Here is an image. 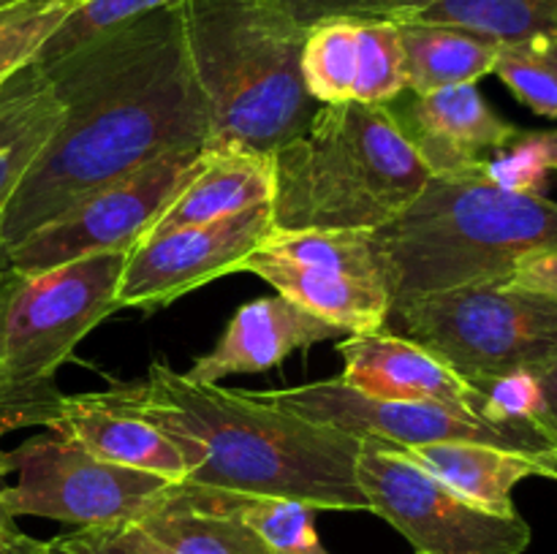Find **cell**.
<instances>
[{"label":"cell","instance_id":"1","mask_svg":"<svg viewBox=\"0 0 557 554\" xmlns=\"http://www.w3.org/2000/svg\"><path fill=\"white\" fill-rule=\"evenodd\" d=\"M63 119L0 217L3 253L82 199L174 150H205L210 112L185 38L183 3L38 63Z\"/></svg>","mask_w":557,"mask_h":554},{"label":"cell","instance_id":"2","mask_svg":"<svg viewBox=\"0 0 557 554\" xmlns=\"http://www.w3.org/2000/svg\"><path fill=\"white\" fill-rule=\"evenodd\" d=\"M107 391L174 440L185 483L299 500L315 511H370L357 481L359 435L308 421L253 391L194 383L161 362L139 383Z\"/></svg>","mask_w":557,"mask_h":554},{"label":"cell","instance_id":"3","mask_svg":"<svg viewBox=\"0 0 557 554\" xmlns=\"http://www.w3.org/2000/svg\"><path fill=\"white\" fill-rule=\"evenodd\" d=\"M272 228L375 231L413 204L430 172L389 106H319L292 141L272 152Z\"/></svg>","mask_w":557,"mask_h":554},{"label":"cell","instance_id":"4","mask_svg":"<svg viewBox=\"0 0 557 554\" xmlns=\"http://www.w3.org/2000/svg\"><path fill=\"white\" fill-rule=\"evenodd\" d=\"M185 38L210 112L212 152L272 155L319 103L302 79L305 33L272 0H183Z\"/></svg>","mask_w":557,"mask_h":554},{"label":"cell","instance_id":"5","mask_svg":"<svg viewBox=\"0 0 557 554\" xmlns=\"http://www.w3.org/2000/svg\"><path fill=\"white\" fill-rule=\"evenodd\" d=\"M392 299L504 282L517 266L557 250V201L484 179H435L386 226L370 231Z\"/></svg>","mask_w":557,"mask_h":554},{"label":"cell","instance_id":"6","mask_svg":"<svg viewBox=\"0 0 557 554\" xmlns=\"http://www.w3.org/2000/svg\"><path fill=\"white\" fill-rule=\"evenodd\" d=\"M125 255H90L54 269L11 272L0 282V438L52 429L65 394L58 373L98 324L117 313Z\"/></svg>","mask_w":557,"mask_h":554},{"label":"cell","instance_id":"7","mask_svg":"<svg viewBox=\"0 0 557 554\" xmlns=\"http://www.w3.org/2000/svg\"><path fill=\"white\" fill-rule=\"evenodd\" d=\"M386 329L419 342L471 386L557 356V302L506 282H473L392 304Z\"/></svg>","mask_w":557,"mask_h":554},{"label":"cell","instance_id":"8","mask_svg":"<svg viewBox=\"0 0 557 554\" xmlns=\"http://www.w3.org/2000/svg\"><path fill=\"white\" fill-rule=\"evenodd\" d=\"M357 481L370 514L389 521L417 554H522L531 546L520 514L471 503L386 440L362 438Z\"/></svg>","mask_w":557,"mask_h":554},{"label":"cell","instance_id":"9","mask_svg":"<svg viewBox=\"0 0 557 554\" xmlns=\"http://www.w3.org/2000/svg\"><path fill=\"white\" fill-rule=\"evenodd\" d=\"M239 272L261 277L346 335L384 331L395 304L370 231L272 228Z\"/></svg>","mask_w":557,"mask_h":554},{"label":"cell","instance_id":"10","mask_svg":"<svg viewBox=\"0 0 557 554\" xmlns=\"http://www.w3.org/2000/svg\"><path fill=\"white\" fill-rule=\"evenodd\" d=\"M16 481L5 487L14 516H41L74 527L136 525L174 481L114 465L65 432H38L9 451Z\"/></svg>","mask_w":557,"mask_h":554},{"label":"cell","instance_id":"11","mask_svg":"<svg viewBox=\"0 0 557 554\" xmlns=\"http://www.w3.org/2000/svg\"><path fill=\"white\" fill-rule=\"evenodd\" d=\"M207 150H174L96 190L5 250L11 272H44L90 255H128L147 237L183 185L194 177Z\"/></svg>","mask_w":557,"mask_h":554},{"label":"cell","instance_id":"12","mask_svg":"<svg viewBox=\"0 0 557 554\" xmlns=\"http://www.w3.org/2000/svg\"><path fill=\"white\" fill-rule=\"evenodd\" d=\"M253 394L308 421L332 424L359 438H379L400 449L462 440V443H487L495 449L515 451L549 467L557 481V449L544 435L533 429L498 427L460 407L433 405V402L373 400L354 391L341 378L253 391Z\"/></svg>","mask_w":557,"mask_h":554},{"label":"cell","instance_id":"13","mask_svg":"<svg viewBox=\"0 0 557 554\" xmlns=\"http://www.w3.org/2000/svg\"><path fill=\"white\" fill-rule=\"evenodd\" d=\"M272 210L253 206L205 226L147 234L128 255L114 291L117 310L156 313L185 293L239 272L250 253L270 237Z\"/></svg>","mask_w":557,"mask_h":554},{"label":"cell","instance_id":"14","mask_svg":"<svg viewBox=\"0 0 557 554\" xmlns=\"http://www.w3.org/2000/svg\"><path fill=\"white\" fill-rule=\"evenodd\" d=\"M386 106L435 179L482 174L484 161L520 134L490 106L476 85H451L422 96L406 90Z\"/></svg>","mask_w":557,"mask_h":554},{"label":"cell","instance_id":"15","mask_svg":"<svg viewBox=\"0 0 557 554\" xmlns=\"http://www.w3.org/2000/svg\"><path fill=\"white\" fill-rule=\"evenodd\" d=\"M337 353L343 358V373L337 378L364 396L389 402H433L460 407L473 416L482 411V394L476 386L460 378L428 348L392 335L389 329L346 335L337 342Z\"/></svg>","mask_w":557,"mask_h":554},{"label":"cell","instance_id":"16","mask_svg":"<svg viewBox=\"0 0 557 554\" xmlns=\"http://www.w3.org/2000/svg\"><path fill=\"white\" fill-rule=\"evenodd\" d=\"M346 331L292 299L272 293L243 304L228 318L215 345L190 364L185 378L194 383H221L228 375L267 373L286 362L294 351L326 340H343Z\"/></svg>","mask_w":557,"mask_h":554},{"label":"cell","instance_id":"17","mask_svg":"<svg viewBox=\"0 0 557 554\" xmlns=\"http://www.w3.org/2000/svg\"><path fill=\"white\" fill-rule=\"evenodd\" d=\"M52 429L74 438L98 459L158 473L174 483L185 481V462L174 440L120 405L109 391L65 394L63 413Z\"/></svg>","mask_w":557,"mask_h":554},{"label":"cell","instance_id":"18","mask_svg":"<svg viewBox=\"0 0 557 554\" xmlns=\"http://www.w3.org/2000/svg\"><path fill=\"white\" fill-rule=\"evenodd\" d=\"M136 527L166 554H272L212 489L185 481L172 483Z\"/></svg>","mask_w":557,"mask_h":554},{"label":"cell","instance_id":"19","mask_svg":"<svg viewBox=\"0 0 557 554\" xmlns=\"http://www.w3.org/2000/svg\"><path fill=\"white\" fill-rule=\"evenodd\" d=\"M272 190H275L272 155L207 150L194 177L183 185V190L174 196L172 204L147 234L205 226L253 206H267L272 204Z\"/></svg>","mask_w":557,"mask_h":554},{"label":"cell","instance_id":"20","mask_svg":"<svg viewBox=\"0 0 557 554\" xmlns=\"http://www.w3.org/2000/svg\"><path fill=\"white\" fill-rule=\"evenodd\" d=\"M403 454L457 494L495 514H517L511 492L525 478L542 476L555 481L553 470L542 462L487 443H430L403 449Z\"/></svg>","mask_w":557,"mask_h":554},{"label":"cell","instance_id":"21","mask_svg":"<svg viewBox=\"0 0 557 554\" xmlns=\"http://www.w3.org/2000/svg\"><path fill=\"white\" fill-rule=\"evenodd\" d=\"M63 103L33 60L0 87V217L63 119Z\"/></svg>","mask_w":557,"mask_h":554},{"label":"cell","instance_id":"22","mask_svg":"<svg viewBox=\"0 0 557 554\" xmlns=\"http://www.w3.org/2000/svg\"><path fill=\"white\" fill-rule=\"evenodd\" d=\"M400 27L403 54H406L408 92H433L451 85H476L493 74L500 43L487 36L438 22L408 20Z\"/></svg>","mask_w":557,"mask_h":554},{"label":"cell","instance_id":"23","mask_svg":"<svg viewBox=\"0 0 557 554\" xmlns=\"http://www.w3.org/2000/svg\"><path fill=\"white\" fill-rule=\"evenodd\" d=\"M302 79L319 106L354 101L357 22L332 20L310 27L302 43Z\"/></svg>","mask_w":557,"mask_h":554},{"label":"cell","instance_id":"24","mask_svg":"<svg viewBox=\"0 0 557 554\" xmlns=\"http://www.w3.org/2000/svg\"><path fill=\"white\" fill-rule=\"evenodd\" d=\"M228 511L259 532L272 554H330L315 532V508L286 498L212 489Z\"/></svg>","mask_w":557,"mask_h":554},{"label":"cell","instance_id":"25","mask_svg":"<svg viewBox=\"0 0 557 554\" xmlns=\"http://www.w3.org/2000/svg\"><path fill=\"white\" fill-rule=\"evenodd\" d=\"M406 90V54H403L397 22H357L354 101L386 106V103L397 101Z\"/></svg>","mask_w":557,"mask_h":554},{"label":"cell","instance_id":"26","mask_svg":"<svg viewBox=\"0 0 557 554\" xmlns=\"http://www.w3.org/2000/svg\"><path fill=\"white\" fill-rule=\"evenodd\" d=\"M79 0H14L0 5V87L38 58Z\"/></svg>","mask_w":557,"mask_h":554},{"label":"cell","instance_id":"27","mask_svg":"<svg viewBox=\"0 0 557 554\" xmlns=\"http://www.w3.org/2000/svg\"><path fill=\"white\" fill-rule=\"evenodd\" d=\"M493 74L539 117L557 119V41L500 43Z\"/></svg>","mask_w":557,"mask_h":554},{"label":"cell","instance_id":"28","mask_svg":"<svg viewBox=\"0 0 557 554\" xmlns=\"http://www.w3.org/2000/svg\"><path fill=\"white\" fill-rule=\"evenodd\" d=\"M177 3H183V0H79V5L65 16L63 25L44 43L36 63H52V60L74 52L76 47L87 43L90 38L103 36V33L114 30L120 25H128V22L139 20L150 11Z\"/></svg>","mask_w":557,"mask_h":554},{"label":"cell","instance_id":"29","mask_svg":"<svg viewBox=\"0 0 557 554\" xmlns=\"http://www.w3.org/2000/svg\"><path fill=\"white\" fill-rule=\"evenodd\" d=\"M479 394H482L479 416L484 421L498 424V427L533 429L557 449L553 427H549L547 400H544L542 383H539L533 369H517V373L487 380V383L479 386Z\"/></svg>","mask_w":557,"mask_h":554},{"label":"cell","instance_id":"30","mask_svg":"<svg viewBox=\"0 0 557 554\" xmlns=\"http://www.w3.org/2000/svg\"><path fill=\"white\" fill-rule=\"evenodd\" d=\"M302 30L332 20L408 22L422 14L430 0H272Z\"/></svg>","mask_w":557,"mask_h":554},{"label":"cell","instance_id":"31","mask_svg":"<svg viewBox=\"0 0 557 554\" xmlns=\"http://www.w3.org/2000/svg\"><path fill=\"white\" fill-rule=\"evenodd\" d=\"M549 172L553 168H549L542 147L533 141L531 130H520L504 150L487 158L482 168L484 179H490L498 188L533 196H544Z\"/></svg>","mask_w":557,"mask_h":554},{"label":"cell","instance_id":"32","mask_svg":"<svg viewBox=\"0 0 557 554\" xmlns=\"http://www.w3.org/2000/svg\"><path fill=\"white\" fill-rule=\"evenodd\" d=\"M52 554H166L136 525L76 527L49 541Z\"/></svg>","mask_w":557,"mask_h":554},{"label":"cell","instance_id":"33","mask_svg":"<svg viewBox=\"0 0 557 554\" xmlns=\"http://www.w3.org/2000/svg\"><path fill=\"white\" fill-rule=\"evenodd\" d=\"M504 282L517 291L539 293V297L557 302V250H544V253H533L517 261V266Z\"/></svg>","mask_w":557,"mask_h":554},{"label":"cell","instance_id":"34","mask_svg":"<svg viewBox=\"0 0 557 554\" xmlns=\"http://www.w3.org/2000/svg\"><path fill=\"white\" fill-rule=\"evenodd\" d=\"M9 476H11L9 451L0 449V549H3L5 538H9L11 530L16 527V516L11 514L9 503H5V487H9Z\"/></svg>","mask_w":557,"mask_h":554},{"label":"cell","instance_id":"35","mask_svg":"<svg viewBox=\"0 0 557 554\" xmlns=\"http://www.w3.org/2000/svg\"><path fill=\"white\" fill-rule=\"evenodd\" d=\"M536 378L542 383L544 400H547L549 427H553V440L557 443V356L549 364H544L542 369H536Z\"/></svg>","mask_w":557,"mask_h":554},{"label":"cell","instance_id":"36","mask_svg":"<svg viewBox=\"0 0 557 554\" xmlns=\"http://www.w3.org/2000/svg\"><path fill=\"white\" fill-rule=\"evenodd\" d=\"M0 554H52V549H49V541H38V538L27 536L20 527H14L11 536L5 538Z\"/></svg>","mask_w":557,"mask_h":554},{"label":"cell","instance_id":"37","mask_svg":"<svg viewBox=\"0 0 557 554\" xmlns=\"http://www.w3.org/2000/svg\"><path fill=\"white\" fill-rule=\"evenodd\" d=\"M533 141H536L539 147H542L544 158H547L549 168L557 172V128H549V130H531Z\"/></svg>","mask_w":557,"mask_h":554},{"label":"cell","instance_id":"38","mask_svg":"<svg viewBox=\"0 0 557 554\" xmlns=\"http://www.w3.org/2000/svg\"><path fill=\"white\" fill-rule=\"evenodd\" d=\"M3 275H5V255H3V248H0V282H3Z\"/></svg>","mask_w":557,"mask_h":554},{"label":"cell","instance_id":"39","mask_svg":"<svg viewBox=\"0 0 557 554\" xmlns=\"http://www.w3.org/2000/svg\"><path fill=\"white\" fill-rule=\"evenodd\" d=\"M5 3H14V0H0V5H5Z\"/></svg>","mask_w":557,"mask_h":554}]
</instances>
